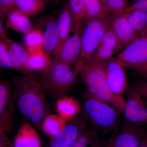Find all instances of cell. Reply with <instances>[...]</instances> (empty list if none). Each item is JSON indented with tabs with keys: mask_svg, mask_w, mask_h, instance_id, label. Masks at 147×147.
<instances>
[{
	"mask_svg": "<svg viewBox=\"0 0 147 147\" xmlns=\"http://www.w3.org/2000/svg\"><path fill=\"white\" fill-rule=\"evenodd\" d=\"M78 115L67 121L63 128L52 138L50 147H72L81 133L86 129V117L84 115L80 118Z\"/></svg>",
	"mask_w": 147,
	"mask_h": 147,
	"instance_id": "12",
	"label": "cell"
},
{
	"mask_svg": "<svg viewBox=\"0 0 147 147\" xmlns=\"http://www.w3.org/2000/svg\"><path fill=\"white\" fill-rule=\"evenodd\" d=\"M45 6L42 0H16L15 7L30 17L40 13Z\"/></svg>",
	"mask_w": 147,
	"mask_h": 147,
	"instance_id": "25",
	"label": "cell"
},
{
	"mask_svg": "<svg viewBox=\"0 0 147 147\" xmlns=\"http://www.w3.org/2000/svg\"><path fill=\"white\" fill-rule=\"evenodd\" d=\"M138 147H147V137Z\"/></svg>",
	"mask_w": 147,
	"mask_h": 147,
	"instance_id": "39",
	"label": "cell"
},
{
	"mask_svg": "<svg viewBox=\"0 0 147 147\" xmlns=\"http://www.w3.org/2000/svg\"><path fill=\"white\" fill-rule=\"evenodd\" d=\"M123 50V48L110 27L89 60L102 63Z\"/></svg>",
	"mask_w": 147,
	"mask_h": 147,
	"instance_id": "14",
	"label": "cell"
},
{
	"mask_svg": "<svg viewBox=\"0 0 147 147\" xmlns=\"http://www.w3.org/2000/svg\"><path fill=\"white\" fill-rule=\"evenodd\" d=\"M84 3L86 12L85 22L109 14L105 10L102 0H84Z\"/></svg>",
	"mask_w": 147,
	"mask_h": 147,
	"instance_id": "26",
	"label": "cell"
},
{
	"mask_svg": "<svg viewBox=\"0 0 147 147\" xmlns=\"http://www.w3.org/2000/svg\"><path fill=\"white\" fill-rule=\"evenodd\" d=\"M147 137L144 129L121 128V131L114 134L102 147H138Z\"/></svg>",
	"mask_w": 147,
	"mask_h": 147,
	"instance_id": "13",
	"label": "cell"
},
{
	"mask_svg": "<svg viewBox=\"0 0 147 147\" xmlns=\"http://www.w3.org/2000/svg\"><path fill=\"white\" fill-rule=\"evenodd\" d=\"M42 1L46 5V4H52L53 3L56 2L59 0H42Z\"/></svg>",
	"mask_w": 147,
	"mask_h": 147,
	"instance_id": "38",
	"label": "cell"
},
{
	"mask_svg": "<svg viewBox=\"0 0 147 147\" xmlns=\"http://www.w3.org/2000/svg\"><path fill=\"white\" fill-rule=\"evenodd\" d=\"M0 147H8L0 138Z\"/></svg>",
	"mask_w": 147,
	"mask_h": 147,
	"instance_id": "41",
	"label": "cell"
},
{
	"mask_svg": "<svg viewBox=\"0 0 147 147\" xmlns=\"http://www.w3.org/2000/svg\"><path fill=\"white\" fill-rule=\"evenodd\" d=\"M0 138L4 142L8 147H13V144L11 142L5 133V131L3 129L2 127L0 124Z\"/></svg>",
	"mask_w": 147,
	"mask_h": 147,
	"instance_id": "33",
	"label": "cell"
},
{
	"mask_svg": "<svg viewBox=\"0 0 147 147\" xmlns=\"http://www.w3.org/2000/svg\"><path fill=\"white\" fill-rule=\"evenodd\" d=\"M140 75L144 78V79L147 80V71L140 74Z\"/></svg>",
	"mask_w": 147,
	"mask_h": 147,
	"instance_id": "40",
	"label": "cell"
},
{
	"mask_svg": "<svg viewBox=\"0 0 147 147\" xmlns=\"http://www.w3.org/2000/svg\"><path fill=\"white\" fill-rule=\"evenodd\" d=\"M137 71V73L140 74L143 73V72H145L147 71V63L145 65H143V66L141 67L140 68L135 69Z\"/></svg>",
	"mask_w": 147,
	"mask_h": 147,
	"instance_id": "36",
	"label": "cell"
},
{
	"mask_svg": "<svg viewBox=\"0 0 147 147\" xmlns=\"http://www.w3.org/2000/svg\"><path fill=\"white\" fill-rule=\"evenodd\" d=\"M57 17L56 12H53L38 17L35 21L36 28L38 29L42 32L44 51L50 60L57 44Z\"/></svg>",
	"mask_w": 147,
	"mask_h": 147,
	"instance_id": "10",
	"label": "cell"
},
{
	"mask_svg": "<svg viewBox=\"0 0 147 147\" xmlns=\"http://www.w3.org/2000/svg\"><path fill=\"white\" fill-rule=\"evenodd\" d=\"M82 105L84 115L97 128L109 132L121 126V114L117 109L86 90L83 94Z\"/></svg>",
	"mask_w": 147,
	"mask_h": 147,
	"instance_id": "4",
	"label": "cell"
},
{
	"mask_svg": "<svg viewBox=\"0 0 147 147\" xmlns=\"http://www.w3.org/2000/svg\"><path fill=\"white\" fill-rule=\"evenodd\" d=\"M134 85L138 88L145 90L147 91V80L144 79L137 80L135 82Z\"/></svg>",
	"mask_w": 147,
	"mask_h": 147,
	"instance_id": "34",
	"label": "cell"
},
{
	"mask_svg": "<svg viewBox=\"0 0 147 147\" xmlns=\"http://www.w3.org/2000/svg\"><path fill=\"white\" fill-rule=\"evenodd\" d=\"M102 143L98 136V131L86 129L82 131L72 147H102Z\"/></svg>",
	"mask_w": 147,
	"mask_h": 147,
	"instance_id": "24",
	"label": "cell"
},
{
	"mask_svg": "<svg viewBox=\"0 0 147 147\" xmlns=\"http://www.w3.org/2000/svg\"><path fill=\"white\" fill-rule=\"evenodd\" d=\"M123 14L131 28L139 36H147V13L142 11L134 10Z\"/></svg>",
	"mask_w": 147,
	"mask_h": 147,
	"instance_id": "22",
	"label": "cell"
},
{
	"mask_svg": "<svg viewBox=\"0 0 147 147\" xmlns=\"http://www.w3.org/2000/svg\"><path fill=\"white\" fill-rule=\"evenodd\" d=\"M12 69L9 58L6 46L2 38H0V68Z\"/></svg>",
	"mask_w": 147,
	"mask_h": 147,
	"instance_id": "30",
	"label": "cell"
},
{
	"mask_svg": "<svg viewBox=\"0 0 147 147\" xmlns=\"http://www.w3.org/2000/svg\"><path fill=\"white\" fill-rule=\"evenodd\" d=\"M78 76L75 69L52 58L39 80L45 93L58 99L74 86Z\"/></svg>",
	"mask_w": 147,
	"mask_h": 147,
	"instance_id": "3",
	"label": "cell"
},
{
	"mask_svg": "<svg viewBox=\"0 0 147 147\" xmlns=\"http://www.w3.org/2000/svg\"><path fill=\"white\" fill-rule=\"evenodd\" d=\"M106 12L113 17L127 7L130 3L128 0H102Z\"/></svg>",
	"mask_w": 147,
	"mask_h": 147,
	"instance_id": "29",
	"label": "cell"
},
{
	"mask_svg": "<svg viewBox=\"0 0 147 147\" xmlns=\"http://www.w3.org/2000/svg\"><path fill=\"white\" fill-rule=\"evenodd\" d=\"M86 87V90L92 94L108 102L121 114L123 113L125 99L110 91L106 82L102 63L88 60L79 59L74 66Z\"/></svg>",
	"mask_w": 147,
	"mask_h": 147,
	"instance_id": "2",
	"label": "cell"
},
{
	"mask_svg": "<svg viewBox=\"0 0 147 147\" xmlns=\"http://www.w3.org/2000/svg\"><path fill=\"white\" fill-rule=\"evenodd\" d=\"M125 68L137 69L147 63V36H139L116 58Z\"/></svg>",
	"mask_w": 147,
	"mask_h": 147,
	"instance_id": "7",
	"label": "cell"
},
{
	"mask_svg": "<svg viewBox=\"0 0 147 147\" xmlns=\"http://www.w3.org/2000/svg\"><path fill=\"white\" fill-rule=\"evenodd\" d=\"M135 86V85H134ZM136 87V86H135ZM136 88L142 94L143 96L144 97L145 99H146V100H147V91L145 90L140 89L136 87Z\"/></svg>",
	"mask_w": 147,
	"mask_h": 147,
	"instance_id": "37",
	"label": "cell"
},
{
	"mask_svg": "<svg viewBox=\"0 0 147 147\" xmlns=\"http://www.w3.org/2000/svg\"><path fill=\"white\" fill-rule=\"evenodd\" d=\"M24 47L30 55L45 52L42 32L37 28H33L24 35Z\"/></svg>",
	"mask_w": 147,
	"mask_h": 147,
	"instance_id": "21",
	"label": "cell"
},
{
	"mask_svg": "<svg viewBox=\"0 0 147 147\" xmlns=\"http://www.w3.org/2000/svg\"><path fill=\"white\" fill-rule=\"evenodd\" d=\"M5 21L7 28L24 35L34 28L30 17L16 7L8 12Z\"/></svg>",
	"mask_w": 147,
	"mask_h": 147,
	"instance_id": "18",
	"label": "cell"
},
{
	"mask_svg": "<svg viewBox=\"0 0 147 147\" xmlns=\"http://www.w3.org/2000/svg\"><path fill=\"white\" fill-rule=\"evenodd\" d=\"M13 147H40L39 135L30 124H23L16 134Z\"/></svg>",
	"mask_w": 147,
	"mask_h": 147,
	"instance_id": "19",
	"label": "cell"
},
{
	"mask_svg": "<svg viewBox=\"0 0 147 147\" xmlns=\"http://www.w3.org/2000/svg\"><path fill=\"white\" fill-rule=\"evenodd\" d=\"M67 122L58 115L47 114L42 120L40 126L45 134L53 138L63 128Z\"/></svg>",
	"mask_w": 147,
	"mask_h": 147,
	"instance_id": "23",
	"label": "cell"
},
{
	"mask_svg": "<svg viewBox=\"0 0 147 147\" xmlns=\"http://www.w3.org/2000/svg\"><path fill=\"white\" fill-rule=\"evenodd\" d=\"M56 109L58 115L67 121L79 114L81 108L76 99L72 97L64 96L57 100Z\"/></svg>",
	"mask_w": 147,
	"mask_h": 147,
	"instance_id": "20",
	"label": "cell"
},
{
	"mask_svg": "<svg viewBox=\"0 0 147 147\" xmlns=\"http://www.w3.org/2000/svg\"><path fill=\"white\" fill-rule=\"evenodd\" d=\"M6 37H7V36L5 28L3 26V21L0 19V38L3 39Z\"/></svg>",
	"mask_w": 147,
	"mask_h": 147,
	"instance_id": "35",
	"label": "cell"
},
{
	"mask_svg": "<svg viewBox=\"0 0 147 147\" xmlns=\"http://www.w3.org/2000/svg\"><path fill=\"white\" fill-rule=\"evenodd\" d=\"M16 0H0V19L3 21L8 12L16 6Z\"/></svg>",
	"mask_w": 147,
	"mask_h": 147,
	"instance_id": "31",
	"label": "cell"
},
{
	"mask_svg": "<svg viewBox=\"0 0 147 147\" xmlns=\"http://www.w3.org/2000/svg\"><path fill=\"white\" fill-rule=\"evenodd\" d=\"M111 28L123 49L139 36L123 13L113 17Z\"/></svg>",
	"mask_w": 147,
	"mask_h": 147,
	"instance_id": "16",
	"label": "cell"
},
{
	"mask_svg": "<svg viewBox=\"0 0 147 147\" xmlns=\"http://www.w3.org/2000/svg\"><path fill=\"white\" fill-rule=\"evenodd\" d=\"M82 22L74 23L72 34L64 42L57 55L54 59L72 67L79 59L81 52L82 36L84 30Z\"/></svg>",
	"mask_w": 147,
	"mask_h": 147,
	"instance_id": "8",
	"label": "cell"
},
{
	"mask_svg": "<svg viewBox=\"0 0 147 147\" xmlns=\"http://www.w3.org/2000/svg\"><path fill=\"white\" fill-rule=\"evenodd\" d=\"M1 68H0V72H1Z\"/></svg>",
	"mask_w": 147,
	"mask_h": 147,
	"instance_id": "42",
	"label": "cell"
},
{
	"mask_svg": "<svg viewBox=\"0 0 147 147\" xmlns=\"http://www.w3.org/2000/svg\"><path fill=\"white\" fill-rule=\"evenodd\" d=\"M68 3L74 24L85 21L86 12L84 0H69Z\"/></svg>",
	"mask_w": 147,
	"mask_h": 147,
	"instance_id": "28",
	"label": "cell"
},
{
	"mask_svg": "<svg viewBox=\"0 0 147 147\" xmlns=\"http://www.w3.org/2000/svg\"><path fill=\"white\" fill-rule=\"evenodd\" d=\"M113 17L109 14L101 18L86 22L82 36L81 52L79 59L88 60L111 27Z\"/></svg>",
	"mask_w": 147,
	"mask_h": 147,
	"instance_id": "6",
	"label": "cell"
},
{
	"mask_svg": "<svg viewBox=\"0 0 147 147\" xmlns=\"http://www.w3.org/2000/svg\"><path fill=\"white\" fill-rule=\"evenodd\" d=\"M73 22V17L67 2L62 9L57 19V44L52 58L57 55L64 42L68 38L71 32Z\"/></svg>",
	"mask_w": 147,
	"mask_h": 147,
	"instance_id": "17",
	"label": "cell"
},
{
	"mask_svg": "<svg viewBox=\"0 0 147 147\" xmlns=\"http://www.w3.org/2000/svg\"><path fill=\"white\" fill-rule=\"evenodd\" d=\"M15 103L10 82L0 79V124L5 132L13 127Z\"/></svg>",
	"mask_w": 147,
	"mask_h": 147,
	"instance_id": "11",
	"label": "cell"
},
{
	"mask_svg": "<svg viewBox=\"0 0 147 147\" xmlns=\"http://www.w3.org/2000/svg\"><path fill=\"white\" fill-rule=\"evenodd\" d=\"M2 40L7 48L12 69L21 72L25 76L33 74L29 72L27 69V61L30 55L25 47L7 37Z\"/></svg>",
	"mask_w": 147,
	"mask_h": 147,
	"instance_id": "15",
	"label": "cell"
},
{
	"mask_svg": "<svg viewBox=\"0 0 147 147\" xmlns=\"http://www.w3.org/2000/svg\"><path fill=\"white\" fill-rule=\"evenodd\" d=\"M50 60L47 57L45 52L30 55L26 64L27 70L31 73L38 70L44 71Z\"/></svg>",
	"mask_w": 147,
	"mask_h": 147,
	"instance_id": "27",
	"label": "cell"
},
{
	"mask_svg": "<svg viewBox=\"0 0 147 147\" xmlns=\"http://www.w3.org/2000/svg\"><path fill=\"white\" fill-rule=\"evenodd\" d=\"M10 82L20 113L32 123L40 125L49 108L39 79L33 74L13 76Z\"/></svg>",
	"mask_w": 147,
	"mask_h": 147,
	"instance_id": "1",
	"label": "cell"
},
{
	"mask_svg": "<svg viewBox=\"0 0 147 147\" xmlns=\"http://www.w3.org/2000/svg\"><path fill=\"white\" fill-rule=\"evenodd\" d=\"M121 128L144 129L147 127V101L134 85L129 86Z\"/></svg>",
	"mask_w": 147,
	"mask_h": 147,
	"instance_id": "5",
	"label": "cell"
},
{
	"mask_svg": "<svg viewBox=\"0 0 147 147\" xmlns=\"http://www.w3.org/2000/svg\"><path fill=\"white\" fill-rule=\"evenodd\" d=\"M102 65L110 91L117 95L123 96L129 86L124 67L113 57Z\"/></svg>",
	"mask_w": 147,
	"mask_h": 147,
	"instance_id": "9",
	"label": "cell"
},
{
	"mask_svg": "<svg viewBox=\"0 0 147 147\" xmlns=\"http://www.w3.org/2000/svg\"><path fill=\"white\" fill-rule=\"evenodd\" d=\"M134 10L142 11L147 13V0H135L118 15Z\"/></svg>",
	"mask_w": 147,
	"mask_h": 147,
	"instance_id": "32",
	"label": "cell"
}]
</instances>
